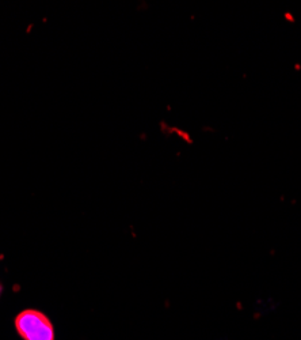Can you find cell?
<instances>
[{"instance_id": "obj_1", "label": "cell", "mask_w": 301, "mask_h": 340, "mask_svg": "<svg viewBox=\"0 0 301 340\" xmlns=\"http://www.w3.org/2000/svg\"><path fill=\"white\" fill-rule=\"evenodd\" d=\"M17 332L23 340H54V328L50 320L34 309L20 312L15 318Z\"/></svg>"}, {"instance_id": "obj_2", "label": "cell", "mask_w": 301, "mask_h": 340, "mask_svg": "<svg viewBox=\"0 0 301 340\" xmlns=\"http://www.w3.org/2000/svg\"><path fill=\"white\" fill-rule=\"evenodd\" d=\"M0 291H1V286H0Z\"/></svg>"}]
</instances>
